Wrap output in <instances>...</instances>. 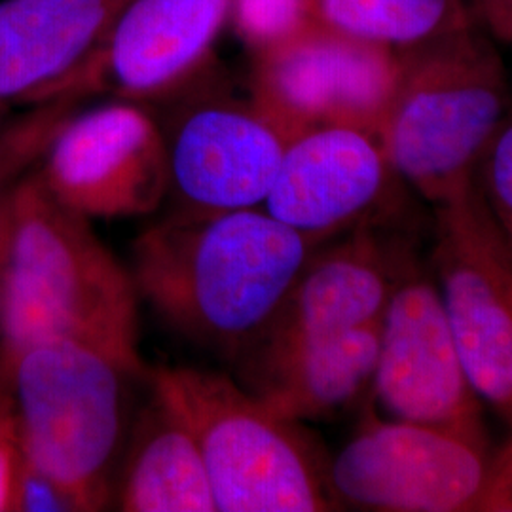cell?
Here are the masks:
<instances>
[{
    "mask_svg": "<svg viewBox=\"0 0 512 512\" xmlns=\"http://www.w3.org/2000/svg\"><path fill=\"white\" fill-rule=\"evenodd\" d=\"M311 247L268 211L181 213L133 241L131 275L171 329L239 357L272 321Z\"/></svg>",
    "mask_w": 512,
    "mask_h": 512,
    "instance_id": "obj_1",
    "label": "cell"
},
{
    "mask_svg": "<svg viewBox=\"0 0 512 512\" xmlns=\"http://www.w3.org/2000/svg\"><path fill=\"white\" fill-rule=\"evenodd\" d=\"M74 340L139 378V293L131 270L95 236L90 219L63 207L37 171L12 184V239L0 304V391L38 342Z\"/></svg>",
    "mask_w": 512,
    "mask_h": 512,
    "instance_id": "obj_2",
    "label": "cell"
},
{
    "mask_svg": "<svg viewBox=\"0 0 512 512\" xmlns=\"http://www.w3.org/2000/svg\"><path fill=\"white\" fill-rule=\"evenodd\" d=\"M509 109L503 61L469 27L404 52L401 84L378 139L393 173L440 205L475 181Z\"/></svg>",
    "mask_w": 512,
    "mask_h": 512,
    "instance_id": "obj_3",
    "label": "cell"
},
{
    "mask_svg": "<svg viewBox=\"0 0 512 512\" xmlns=\"http://www.w3.org/2000/svg\"><path fill=\"white\" fill-rule=\"evenodd\" d=\"M133 378L105 353L63 338L27 349L10 374L23 456L54 478L76 512L103 511L114 499Z\"/></svg>",
    "mask_w": 512,
    "mask_h": 512,
    "instance_id": "obj_4",
    "label": "cell"
},
{
    "mask_svg": "<svg viewBox=\"0 0 512 512\" xmlns=\"http://www.w3.org/2000/svg\"><path fill=\"white\" fill-rule=\"evenodd\" d=\"M150 391L188 427L220 512L336 509L329 480L302 439L236 380L190 366L148 370Z\"/></svg>",
    "mask_w": 512,
    "mask_h": 512,
    "instance_id": "obj_5",
    "label": "cell"
},
{
    "mask_svg": "<svg viewBox=\"0 0 512 512\" xmlns=\"http://www.w3.org/2000/svg\"><path fill=\"white\" fill-rule=\"evenodd\" d=\"M255 55L253 107L287 143L321 126L380 137L401 84L403 52L311 21Z\"/></svg>",
    "mask_w": 512,
    "mask_h": 512,
    "instance_id": "obj_6",
    "label": "cell"
},
{
    "mask_svg": "<svg viewBox=\"0 0 512 512\" xmlns=\"http://www.w3.org/2000/svg\"><path fill=\"white\" fill-rule=\"evenodd\" d=\"M433 264L471 384L512 425V251L476 179L437 205Z\"/></svg>",
    "mask_w": 512,
    "mask_h": 512,
    "instance_id": "obj_7",
    "label": "cell"
},
{
    "mask_svg": "<svg viewBox=\"0 0 512 512\" xmlns=\"http://www.w3.org/2000/svg\"><path fill=\"white\" fill-rule=\"evenodd\" d=\"M372 393L393 420L458 435L488 450L478 397L439 287L406 256L380 321Z\"/></svg>",
    "mask_w": 512,
    "mask_h": 512,
    "instance_id": "obj_8",
    "label": "cell"
},
{
    "mask_svg": "<svg viewBox=\"0 0 512 512\" xmlns=\"http://www.w3.org/2000/svg\"><path fill=\"white\" fill-rule=\"evenodd\" d=\"M359 431L330 465L336 505L366 511H476L492 461L458 435L366 412Z\"/></svg>",
    "mask_w": 512,
    "mask_h": 512,
    "instance_id": "obj_9",
    "label": "cell"
},
{
    "mask_svg": "<svg viewBox=\"0 0 512 512\" xmlns=\"http://www.w3.org/2000/svg\"><path fill=\"white\" fill-rule=\"evenodd\" d=\"M37 175L86 219L145 217L169 194L167 139L147 110L129 101L101 105L59 126Z\"/></svg>",
    "mask_w": 512,
    "mask_h": 512,
    "instance_id": "obj_10",
    "label": "cell"
},
{
    "mask_svg": "<svg viewBox=\"0 0 512 512\" xmlns=\"http://www.w3.org/2000/svg\"><path fill=\"white\" fill-rule=\"evenodd\" d=\"M167 139L169 194L183 215L264 205L285 137L251 105L207 103L186 112Z\"/></svg>",
    "mask_w": 512,
    "mask_h": 512,
    "instance_id": "obj_11",
    "label": "cell"
},
{
    "mask_svg": "<svg viewBox=\"0 0 512 512\" xmlns=\"http://www.w3.org/2000/svg\"><path fill=\"white\" fill-rule=\"evenodd\" d=\"M391 171L378 137L348 126L310 129L287 143L264 211L315 243L368 215Z\"/></svg>",
    "mask_w": 512,
    "mask_h": 512,
    "instance_id": "obj_12",
    "label": "cell"
},
{
    "mask_svg": "<svg viewBox=\"0 0 512 512\" xmlns=\"http://www.w3.org/2000/svg\"><path fill=\"white\" fill-rule=\"evenodd\" d=\"M406 256L391 255L366 230L310 256L268 327L239 357L287 351L382 321Z\"/></svg>",
    "mask_w": 512,
    "mask_h": 512,
    "instance_id": "obj_13",
    "label": "cell"
},
{
    "mask_svg": "<svg viewBox=\"0 0 512 512\" xmlns=\"http://www.w3.org/2000/svg\"><path fill=\"white\" fill-rule=\"evenodd\" d=\"M133 0H0V109L54 99Z\"/></svg>",
    "mask_w": 512,
    "mask_h": 512,
    "instance_id": "obj_14",
    "label": "cell"
},
{
    "mask_svg": "<svg viewBox=\"0 0 512 512\" xmlns=\"http://www.w3.org/2000/svg\"><path fill=\"white\" fill-rule=\"evenodd\" d=\"M234 0H133L105 40L116 88L129 99L173 92L209 54Z\"/></svg>",
    "mask_w": 512,
    "mask_h": 512,
    "instance_id": "obj_15",
    "label": "cell"
},
{
    "mask_svg": "<svg viewBox=\"0 0 512 512\" xmlns=\"http://www.w3.org/2000/svg\"><path fill=\"white\" fill-rule=\"evenodd\" d=\"M380 321L306 346L239 357V384L281 420L327 418L372 385Z\"/></svg>",
    "mask_w": 512,
    "mask_h": 512,
    "instance_id": "obj_16",
    "label": "cell"
},
{
    "mask_svg": "<svg viewBox=\"0 0 512 512\" xmlns=\"http://www.w3.org/2000/svg\"><path fill=\"white\" fill-rule=\"evenodd\" d=\"M116 503L126 512H217L196 439L154 393L120 461Z\"/></svg>",
    "mask_w": 512,
    "mask_h": 512,
    "instance_id": "obj_17",
    "label": "cell"
},
{
    "mask_svg": "<svg viewBox=\"0 0 512 512\" xmlns=\"http://www.w3.org/2000/svg\"><path fill=\"white\" fill-rule=\"evenodd\" d=\"M313 21L403 54L473 27L465 0H313Z\"/></svg>",
    "mask_w": 512,
    "mask_h": 512,
    "instance_id": "obj_18",
    "label": "cell"
},
{
    "mask_svg": "<svg viewBox=\"0 0 512 512\" xmlns=\"http://www.w3.org/2000/svg\"><path fill=\"white\" fill-rule=\"evenodd\" d=\"M313 21V0H234L230 23L238 37L262 52Z\"/></svg>",
    "mask_w": 512,
    "mask_h": 512,
    "instance_id": "obj_19",
    "label": "cell"
},
{
    "mask_svg": "<svg viewBox=\"0 0 512 512\" xmlns=\"http://www.w3.org/2000/svg\"><path fill=\"white\" fill-rule=\"evenodd\" d=\"M478 167L484 171V179L476 175L478 186L512 251V114L497 131Z\"/></svg>",
    "mask_w": 512,
    "mask_h": 512,
    "instance_id": "obj_20",
    "label": "cell"
},
{
    "mask_svg": "<svg viewBox=\"0 0 512 512\" xmlns=\"http://www.w3.org/2000/svg\"><path fill=\"white\" fill-rule=\"evenodd\" d=\"M14 512H76V509L71 497L54 478L42 473L23 456L14 494Z\"/></svg>",
    "mask_w": 512,
    "mask_h": 512,
    "instance_id": "obj_21",
    "label": "cell"
},
{
    "mask_svg": "<svg viewBox=\"0 0 512 512\" xmlns=\"http://www.w3.org/2000/svg\"><path fill=\"white\" fill-rule=\"evenodd\" d=\"M16 406L10 391H0V512H14V494L21 465Z\"/></svg>",
    "mask_w": 512,
    "mask_h": 512,
    "instance_id": "obj_22",
    "label": "cell"
},
{
    "mask_svg": "<svg viewBox=\"0 0 512 512\" xmlns=\"http://www.w3.org/2000/svg\"><path fill=\"white\" fill-rule=\"evenodd\" d=\"M476 511H512V440L492 461Z\"/></svg>",
    "mask_w": 512,
    "mask_h": 512,
    "instance_id": "obj_23",
    "label": "cell"
},
{
    "mask_svg": "<svg viewBox=\"0 0 512 512\" xmlns=\"http://www.w3.org/2000/svg\"><path fill=\"white\" fill-rule=\"evenodd\" d=\"M482 18L497 37L512 40V0H476Z\"/></svg>",
    "mask_w": 512,
    "mask_h": 512,
    "instance_id": "obj_24",
    "label": "cell"
},
{
    "mask_svg": "<svg viewBox=\"0 0 512 512\" xmlns=\"http://www.w3.org/2000/svg\"><path fill=\"white\" fill-rule=\"evenodd\" d=\"M12 239V186L0 194V304H2V285H4V272L8 262Z\"/></svg>",
    "mask_w": 512,
    "mask_h": 512,
    "instance_id": "obj_25",
    "label": "cell"
},
{
    "mask_svg": "<svg viewBox=\"0 0 512 512\" xmlns=\"http://www.w3.org/2000/svg\"><path fill=\"white\" fill-rule=\"evenodd\" d=\"M10 186H12V184L8 183V181H6V177L0 173V194H2L4 190H8Z\"/></svg>",
    "mask_w": 512,
    "mask_h": 512,
    "instance_id": "obj_26",
    "label": "cell"
},
{
    "mask_svg": "<svg viewBox=\"0 0 512 512\" xmlns=\"http://www.w3.org/2000/svg\"><path fill=\"white\" fill-rule=\"evenodd\" d=\"M512 440V439H511Z\"/></svg>",
    "mask_w": 512,
    "mask_h": 512,
    "instance_id": "obj_27",
    "label": "cell"
}]
</instances>
